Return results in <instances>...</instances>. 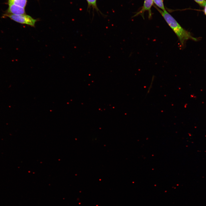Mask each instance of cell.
<instances>
[{"label": "cell", "instance_id": "6da1fadb", "mask_svg": "<svg viewBox=\"0 0 206 206\" xmlns=\"http://www.w3.org/2000/svg\"><path fill=\"white\" fill-rule=\"evenodd\" d=\"M156 8L177 35L182 45H183L185 41L189 39L197 40V38L193 37L189 32L184 29L166 10L163 11Z\"/></svg>", "mask_w": 206, "mask_h": 206}, {"label": "cell", "instance_id": "7a4b0ae2", "mask_svg": "<svg viewBox=\"0 0 206 206\" xmlns=\"http://www.w3.org/2000/svg\"><path fill=\"white\" fill-rule=\"evenodd\" d=\"M5 16L18 23L27 25L33 27H35V23L37 21L36 19L25 14L16 15L6 14Z\"/></svg>", "mask_w": 206, "mask_h": 206}, {"label": "cell", "instance_id": "3957f363", "mask_svg": "<svg viewBox=\"0 0 206 206\" xmlns=\"http://www.w3.org/2000/svg\"><path fill=\"white\" fill-rule=\"evenodd\" d=\"M9 3V7L7 10V14L16 15L25 14L24 8L15 5L11 3Z\"/></svg>", "mask_w": 206, "mask_h": 206}, {"label": "cell", "instance_id": "277c9868", "mask_svg": "<svg viewBox=\"0 0 206 206\" xmlns=\"http://www.w3.org/2000/svg\"><path fill=\"white\" fill-rule=\"evenodd\" d=\"M153 0H144L142 9L135 16L143 14L146 11H148L150 12L151 8L153 4Z\"/></svg>", "mask_w": 206, "mask_h": 206}, {"label": "cell", "instance_id": "5b68a950", "mask_svg": "<svg viewBox=\"0 0 206 206\" xmlns=\"http://www.w3.org/2000/svg\"><path fill=\"white\" fill-rule=\"evenodd\" d=\"M27 1V0H13L10 2H8V3H11L15 5L24 8L26 5Z\"/></svg>", "mask_w": 206, "mask_h": 206}, {"label": "cell", "instance_id": "8992f818", "mask_svg": "<svg viewBox=\"0 0 206 206\" xmlns=\"http://www.w3.org/2000/svg\"><path fill=\"white\" fill-rule=\"evenodd\" d=\"M154 3L162 11L166 10L163 0H153Z\"/></svg>", "mask_w": 206, "mask_h": 206}, {"label": "cell", "instance_id": "52a82bcc", "mask_svg": "<svg viewBox=\"0 0 206 206\" xmlns=\"http://www.w3.org/2000/svg\"><path fill=\"white\" fill-rule=\"evenodd\" d=\"M89 7L92 6V7L97 9L96 5V0H86Z\"/></svg>", "mask_w": 206, "mask_h": 206}, {"label": "cell", "instance_id": "ba28073f", "mask_svg": "<svg viewBox=\"0 0 206 206\" xmlns=\"http://www.w3.org/2000/svg\"><path fill=\"white\" fill-rule=\"evenodd\" d=\"M196 2L198 3L200 6L205 7L206 5V0H194Z\"/></svg>", "mask_w": 206, "mask_h": 206}, {"label": "cell", "instance_id": "9c48e42d", "mask_svg": "<svg viewBox=\"0 0 206 206\" xmlns=\"http://www.w3.org/2000/svg\"><path fill=\"white\" fill-rule=\"evenodd\" d=\"M205 7V9H204V13H205V14L206 15V5Z\"/></svg>", "mask_w": 206, "mask_h": 206}, {"label": "cell", "instance_id": "30bf717a", "mask_svg": "<svg viewBox=\"0 0 206 206\" xmlns=\"http://www.w3.org/2000/svg\"><path fill=\"white\" fill-rule=\"evenodd\" d=\"M12 0H9L8 2H10L11 1H12Z\"/></svg>", "mask_w": 206, "mask_h": 206}]
</instances>
